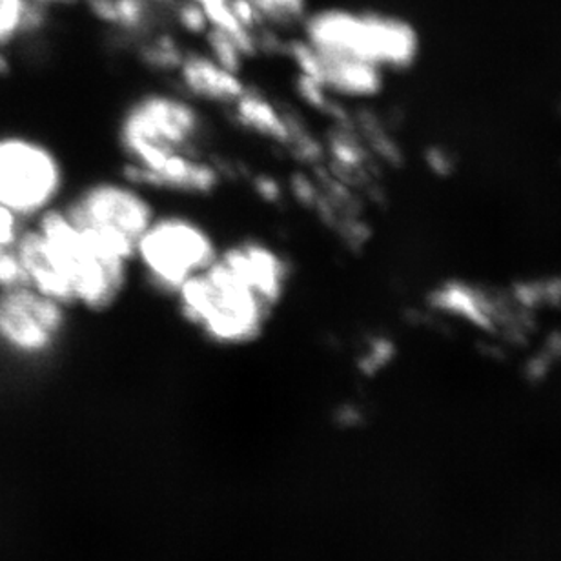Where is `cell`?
<instances>
[{"label":"cell","instance_id":"1","mask_svg":"<svg viewBox=\"0 0 561 561\" xmlns=\"http://www.w3.org/2000/svg\"><path fill=\"white\" fill-rule=\"evenodd\" d=\"M172 301L184 324L221 348L254 345L276 313L219 255L205 272L186 280Z\"/></svg>","mask_w":561,"mask_h":561},{"label":"cell","instance_id":"2","mask_svg":"<svg viewBox=\"0 0 561 561\" xmlns=\"http://www.w3.org/2000/svg\"><path fill=\"white\" fill-rule=\"evenodd\" d=\"M206 134L205 108L178 87L137 93L115 126L123 164L139 170L156 168L173 151L199 150Z\"/></svg>","mask_w":561,"mask_h":561},{"label":"cell","instance_id":"3","mask_svg":"<svg viewBox=\"0 0 561 561\" xmlns=\"http://www.w3.org/2000/svg\"><path fill=\"white\" fill-rule=\"evenodd\" d=\"M66 214L88 247L112 260H134L136 244L159 211L156 195L123 173L81 184L66 197Z\"/></svg>","mask_w":561,"mask_h":561},{"label":"cell","instance_id":"4","mask_svg":"<svg viewBox=\"0 0 561 561\" xmlns=\"http://www.w3.org/2000/svg\"><path fill=\"white\" fill-rule=\"evenodd\" d=\"M221 247L216 232L194 214L159 210L137 241L131 265L148 290L172 299L217 260Z\"/></svg>","mask_w":561,"mask_h":561},{"label":"cell","instance_id":"5","mask_svg":"<svg viewBox=\"0 0 561 561\" xmlns=\"http://www.w3.org/2000/svg\"><path fill=\"white\" fill-rule=\"evenodd\" d=\"M297 33L319 54L367 60L381 70H400L414 54L409 24L376 11L345 5L310 8Z\"/></svg>","mask_w":561,"mask_h":561},{"label":"cell","instance_id":"6","mask_svg":"<svg viewBox=\"0 0 561 561\" xmlns=\"http://www.w3.org/2000/svg\"><path fill=\"white\" fill-rule=\"evenodd\" d=\"M70 172L55 146L24 131H0V203L30 225L65 205Z\"/></svg>","mask_w":561,"mask_h":561},{"label":"cell","instance_id":"7","mask_svg":"<svg viewBox=\"0 0 561 561\" xmlns=\"http://www.w3.org/2000/svg\"><path fill=\"white\" fill-rule=\"evenodd\" d=\"M71 312L30 285L0 291V352L16 362H43L59 351Z\"/></svg>","mask_w":561,"mask_h":561},{"label":"cell","instance_id":"8","mask_svg":"<svg viewBox=\"0 0 561 561\" xmlns=\"http://www.w3.org/2000/svg\"><path fill=\"white\" fill-rule=\"evenodd\" d=\"M119 173L151 194L172 195L181 199H206L217 194L225 181L221 164L203 156L201 150L173 151L151 170L123 164Z\"/></svg>","mask_w":561,"mask_h":561},{"label":"cell","instance_id":"9","mask_svg":"<svg viewBox=\"0 0 561 561\" xmlns=\"http://www.w3.org/2000/svg\"><path fill=\"white\" fill-rule=\"evenodd\" d=\"M219 260L274 310L290 290L294 268L283 250L265 239L243 238L222 244Z\"/></svg>","mask_w":561,"mask_h":561},{"label":"cell","instance_id":"10","mask_svg":"<svg viewBox=\"0 0 561 561\" xmlns=\"http://www.w3.org/2000/svg\"><path fill=\"white\" fill-rule=\"evenodd\" d=\"M173 79L175 87L203 108L228 110L249 88L243 73L222 68L203 48L186 49Z\"/></svg>","mask_w":561,"mask_h":561},{"label":"cell","instance_id":"11","mask_svg":"<svg viewBox=\"0 0 561 561\" xmlns=\"http://www.w3.org/2000/svg\"><path fill=\"white\" fill-rule=\"evenodd\" d=\"M228 114L239 130L280 150H288L297 126L302 121L294 114V110L286 108L268 93L250 84L243 95L228 108Z\"/></svg>","mask_w":561,"mask_h":561},{"label":"cell","instance_id":"12","mask_svg":"<svg viewBox=\"0 0 561 561\" xmlns=\"http://www.w3.org/2000/svg\"><path fill=\"white\" fill-rule=\"evenodd\" d=\"M307 76L321 82L337 101L345 104L370 101L383 90L385 84V70L378 66L354 57L319 51Z\"/></svg>","mask_w":561,"mask_h":561},{"label":"cell","instance_id":"13","mask_svg":"<svg viewBox=\"0 0 561 561\" xmlns=\"http://www.w3.org/2000/svg\"><path fill=\"white\" fill-rule=\"evenodd\" d=\"M16 255L21 260L22 268L26 272L27 285L41 291L44 296L54 297L57 301L71 307V288L68 280L55 271L54 263L44 250L43 238L32 222L24 227L21 238L16 241Z\"/></svg>","mask_w":561,"mask_h":561},{"label":"cell","instance_id":"14","mask_svg":"<svg viewBox=\"0 0 561 561\" xmlns=\"http://www.w3.org/2000/svg\"><path fill=\"white\" fill-rule=\"evenodd\" d=\"M51 11L33 0H0V46L15 49L48 32Z\"/></svg>","mask_w":561,"mask_h":561},{"label":"cell","instance_id":"15","mask_svg":"<svg viewBox=\"0 0 561 561\" xmlns=\"http://www.w3.org/2000/svg\"><path fill=\"white\" fill-rule=\"evenodd\" d=\"M134 55L146 71L153 76L173 77L186 54L184 38L170 24L151 30L134 43Z\"/></svg>","mask_w":561,"mask_h":561},{"label":"cell","instance_id":"16","mask_svg":"<svg viewBox=\"0 0 561 561\" xmlns=\"http://www.w3.org/2000/svg\"><path fill=\"white\" fill-rule=\"evenodd\" d=\"M117 10V27L110 35L121 44L134 46L151 30L170 24L168 16L151 8L146 0H114Z\"/></svg>","mask_w":561,"mask_h":561},{"label":"cell","instance_id":"17","mask_svg":"<svg viewBox=\"0 0 561 561\" xmlns=\"http://www.w3.org/2000/svg\"><path fill=\"white\" fill-rule=\"evenodd\" d=\"M291 92L297 103L302 108L319 115L323 119H329L332 125H351V114L345 103H341L321 82L316 81L313 77L302 76L294 71L291 79Z\"/></svg>","mask_w":561,"mask_h":561},{"label":"cell","instance_id":"18","mask_svg":"<svg viewBox=\"0 0 561 561\" xmlns=\"http://www.w3.org/2000/svg\"><path fill=\"white\" fill-rule=\"evenodd\" d=\"M266 26L291 35L297 33L308 11L312 8L310 0H254Z\"/></svg>","mask_w":561,"mask_h":561},{"label":"cell","instance_id":"19","mask_svg":"<svg viewBox=\"0 0 561 561\" xmlns=\"http://www.w3.org/2000/svg\"><path fill=\"white\" fill-rule=\"evenodd\" d=\"M199 43L201 48L205 49L206 54L210 55L211 59L219 62L222 68L236 71V73H244V68L250 62L249 57L228 33L221 32L217 27H208Z\"/></svg>","mask_w":561,"mask_h":561},{"label":"cell","instance_id":"20","mask_svg":"<svg viewBox=\"0 0 561 561\" xmlns=\"http://www.w3.org/2000/svg\"><path fill=\"white\" fill-rule=\"evenodd\" d=\"M170 26L183 38L201 41L206 30L210 27L206 19L205 8L190 0H178L170 13H168Z\"/></svg>","mask_w":561,"mask_h":561},{"label":"cell","instance_id":"21","mask_svg":"<svg viewBox=\"0 0 561 561\" xmlns=\"http://www.w3.org/2000/svg\"><path fill=\"white\" fill-rule=\"evenodd\" d=\"M286 197H291L297 205L316 210L319 199H321V183L319 179L312 178L310 173H291L290 179L285 181Z\"/></svg>","mask_w":561,"mask_h":561},{"label":"cell","instance_id":"22","mask_svg":"<svg viewBox=\"0 0 561 561\" xmlns=\"http://www.w3.org/2000/svg\"><path fill=\"white\" fill-rule=\"evenodd\" d=\"M250 188L263 205L277 206L286 199V184L277 175L261 172L250 178Z\"/></svg>","mask_w":561,"mask_h":561},{"label":"cell","instance_id":"23","mask_svg":"<svg viewBox=\"0 0 561 561\" xmlns=\"http://www.w3.org/2000/svg\"><path fill=\"white\" fill-rule=\"evenodd\" d=\"M27 285L26 272L15 249L0 250V291Z\"/></svg>","mask_w":561,"mask_h":561},{"label":"cell","instance_id":"24","mask_svg":"<svg viewBox=\"0 0 561 561\" xmlns=\"http://www.w3.org/2000/svg\"><path fill=\"white\" fill-rule=\"evenodd\" d=\"M26 222L0 203V250L13 249Z\"/></svg>","mask_w":561,"mask_h":561},{"label":"cell","instance_id":"25","mask_svg":"<svg viewBox=\"0 0 561 561\" xmlns=\"http://www.w3.org/2000/svg\"><path fill=\"white\" fill-rule=\"evenodd\" d=\"M82 8L93 22L103 26L106 32H114L117 27V10L114 0H82Z\"/></svg>","mask_w":561,"mask_h":561},{"label":"cell","instance_id":"26","mask_svg":"<svg viewBox=\"0 0 561 561\" xmlns=\"http://www.w3.org/2000/svg\"><path fill=\"white\" fill-rule=\"evenodd\" d=\"M228 4L232 8L233 15L250 32H260L261 27L266 26L254 0H228Z\"/></svg>","mask_w":561,"mask_h":561},{"label":"cell","instance_id":"27","mask_svg":"<svg viewBox=\"0 0 561 561\" xmlns=\"http://www.w3.org/2000/svg\"><path fill=\"white\" fill-rule=\"evenodd\" d=\"M15 70V57H13V49L0 46V79L10 77Z\"/></svg>","mask_w":561,"mask_h":561},{"label":"cell","instance_id":"28","mask_svg":"<svg viewBox=\"0 0 561 561\" xmlns=\"http://www.w3.org/2000/svg\"><path fill=\"white\" fill-rule=\"evenodd\" d=\"M33 2H37V4L55 11L59 10V8H73V5H81L82 0H33Z\"/></svg>","mask_w":561,"mask_h":561},{"label":"cell","instance_id":"29","mask_svg":"<svg viewBox=\"0 0 561 561\" xmlns=\"http://www.w3.org/2000/svg\"><path fill=\"white\" fill-rule=\"evenodd\" d=\"M146 2H148L151 8H156V10L159 11V13H162V15L168 16V13H170V10H172L178 0H146Z\"/></svg>","mask_w":561,"mask_h":561},{"label":"cell","instance_id":"30","mask_svg":"<svg viewBox=\"0 0 561 561\" xmlns=\"http://www.w3.org/2000/svg\"><path fill=\"white\" fill-rule=\"evenodd\" d=\"M190 2H195V4L206 5V4H211V2H221V0H190Z\"/></svg>","mask_w":561,"mask_h":561}]
</instances>
